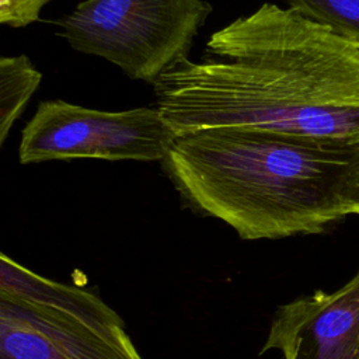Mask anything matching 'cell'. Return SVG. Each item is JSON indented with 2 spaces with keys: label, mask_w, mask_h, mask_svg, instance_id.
<instances>
[{
  "label": "cell",
  "mask_w": 359,
  "mask_h": 359,
  "mask_svg": "<svg viewBox=\"0 0 359 359\" xmlns=\"http://www.w3.org/2000/svg\"><path fill=\"white\" fill-rule=\"evenodd\" d=\"M153 88L177 136L245 128L359 150V42L290 7L236 18Z\"/></svg>",
  "instance_id": "cell-1"
},
{
  "label": "cell",
  "mask_w": 359,
  "mask_h": 359,
  "mask_svg": "<svg viewBox=\"0 0 359 359\" xmlns=\"http://www.w3.org/2000/svg\"><path fill=\"white\" fill-rule=\"evenodd\" d=\"M359 150L245 128L180 135L163 168L182 201L243 240L323 233L346 215L342 188Z\"/></svg>",
  "instance_id": "cell-2"
},
{
  "label": "cell",
  "mask_w": 359,
  "mask_h": 359,
  "mask_svg": "<svg viewBox=\"0 0 359 359\" xmlns=\"http://www.w3.org/2000/svg\"><path fill=\"white\" fill-rule=\"evenodd\" d=\"M0 359H144L98 293L0 254Z\"/></svg>",
  "instance_id": "cell-3"
},
{
  "label": "cell",
  "mask_w": 359,
  "mask_h": 359,
  "mask_svg": "<svg viewBox=\"0 0 359 359\" xmlns=\"http://www.w3.org/2000/svg\"><path fill=\"white\" fill-rule=\"evenodd\" d=\"M206 0H84L56 20L72 49L116 65L129 79L154 86L189 59L212 14Z\"/></svg>",
  "instance_id": "cell-4"
},
{
  "label": "cell",
  "mask_w": 359,
  "mask_h": 359,
  "mask_svg": "<svg viewBox=\"0 0 359 359\" xmlns=\"http://www.w3.org/2000/svg\"><path fill=\"white\" fill-rule=\"evenodd\" d=\"M177 135L158 108L101 111L62 100L41 101L21 132L18 160L100 158L163 163Z\"/></svg>",
  "instance_id": "cell-5"
},
{
  "label": "cell",
  "mask_w": 359,
  "mask_h": 359,
  "mask_svg": "<svg viewBox=\"0 0 359 359\" xmlns=\"http://www.w3.org/2000/svg\"><path fill=\"white\" fill-rule=\"evenodd\" d=\"M269 349L283 359H359V272L334 292L279 306L259 353Z\"/></svg>",
  "instance_id": "cell-6"
},
{
  "label": "cell",
  "mask_w": 359,
  "mask_h": 359,
  "mask_svg": "<svg viewBox=\"0 0 359 359\" xmlns=\"http://www.w3.org/2000/svg\"><path fill=\"white\" fill-rule=\"evenodd\" d=\"M42 73L27 55L0 59V146L38 90Z\"/></svg>",
  "instance_id": "cell-7"
},
{
  "label": "cell",
  "mask_w": 359,
  "mask_h": 359,
  "mask_svg": "<svg viewBox=\"0 0 359 359\" xmlns=\"http://www.w3.org/2000/svg\"><path fill=\"white\" fill-rule=\"evenodd\" d=\"M304 17L359 42V0H283Z\"/></svg>",
  "instance_id": "cell-8"
},
{
  "label": "cell",
  "mask_w": 359,
  "mask_h": 359,
  "mask_svg": "<svg viewBox=\"0 0 359 359\" xmlns=\"http://www.w3.org/2000/svg\"><path fill=\"white\" fill-rule=\"evenodd\" d=\"M52 0H0V22L24 28L39 20L42 8Z\"/></svg>",
  "instance_id": "cell-9"
},
{
  "label": "cell",
  "mask_w": 359,
  "mask_h": 359,
  "mask_svg": "<svg viewBox=\"0 0 359 359\" xmlns=\"http://www.w3.org/2000/svg\"><path fill=\"white\" fill-rule=\"evenodd\" d=\"M342 203L346 215H359V160L342 188Z\"/></svg>",
  "instance_id": "cell-10"
}]
</instances>
